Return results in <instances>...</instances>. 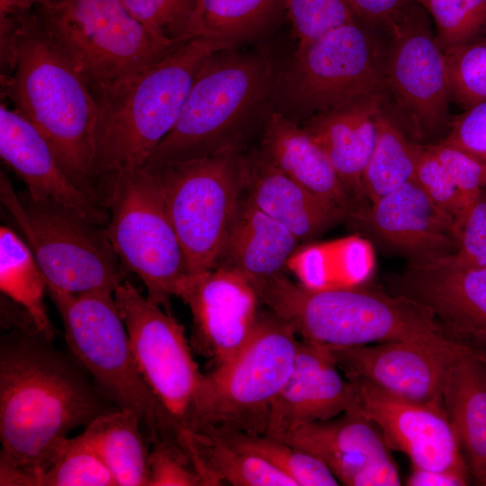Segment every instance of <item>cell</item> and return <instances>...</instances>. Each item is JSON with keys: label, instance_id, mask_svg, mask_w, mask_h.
Masks as SVG:
<instances>
[{"label": "cell", "instance_id": "cell-1", "mask_svg": "<svg viewBox=\"0 0 486 486\" xmlns=\"http://www.w3.org/2000/svg\"><path fill=\"white\" fill-rule=\"evenodd\" d=\"M86 372L34 328L2 336L1 486H40L68 433L110 411Z\"/></svg>", "mask_w": 486, "mask_h": 486}, {"label": "cell", "instance_id": "cell-2", "mask_svg": "<svg viewBox=\"0 0 486 486\" xmlns=\"http://www.w3.org/2000/svg\"><path fill=\"white\" fill-rule=\"evenodd\" d=\"M0 24L4 94L76 187L103 205L94 170L97 108L86 80L32 9L0 15Z\"/></svg>", "mask_w": 486, "mask_h": 486}, {"label": "cell", "instance_id": "cell-3", "mask_svg": "<svg viewBox=\"0 0 486 486\" xmlns=\"http://www.w3.org/2000/svg\"><path fill=\"white\" fill-rule=\"evenodd\" d=\"M275 77L264 47L215 50L198 72L175 126L143 167L240 150L271 108Z\"/></svg>", "mask_w": 486, "mask_h": 486}, {"label": "cell", "instance_id": "cell-4", "mask_svg": "<svg viewBox=\"0 0 486 486\" xmlns=\"http://www.w3.org/2000/svg\"><path fill=\"white\" fill-rule=\"evenodd\" d=\"M218 50L214 42L192 39L151 66L93 93L97 190L112 175L144 166L175 126L201 68Z\"/></svg>", "mask_w": 486, "mask_h": 486}, {"label": "cell", "instance_id": "cell-5", "mask_svg": "<svg viewBox=\"0 0 486 486\" xmlns=\"http://www.w3.org/2000/svg\"><path fill=\"white\" fill-rule=\"evenodd\" d=\"M251 284L298 337L324 346L450 339L427 308L374 284L313 289L285 274Z\"/></svg>", "mask_w": 486, "mask_h": 486}, {"label": "cell", "instance_id": "cell-6", "mask_svg": "<svg viewBox=\"0 0 486 486\" xmlns=\"http://www.w3.org/2000/svg\"><path fill=\"white\" fill-rule=\"evenodd\" d=\"M298 338L285 321L262 312L245 346L202 374L188 432L266 435L273 404L292 372Z\"/></svg>", "mask_w": 486, "mask_h": 486}, {"label": "cell", "instance_id": "cell-7", "mask_svg": "<svg viewBox=\"0 0 486 486\" xmlns=\"http://www.w3.org/2000/svg\"><path fill=\"white\" fill-rule=\"evenodd\" d=\"M71 355L102 394L140 418L152 443L178 445L180 433L144 381L129 335L110 292L72 293L47 285Z\"/></svg>", "mask_w": 486, "mask_h": 486}, {"label": "cell", "instance_id": "cell-8", "mask_svg": "<svg viewBox=\"0 0 486 486\" xmlns=\"http://www.w3.org/2000/svg\"><path fill=\"white\" fill-rule=\"evenodd\" d=\"M386 92L380 46L374 32L356 22L298 44L276 73L271 107L302 125L317 114Z\"/></svg>", "mask_w": 486, "mask_h": 486}, {"label": "cell", "instance_id": "cell-9", "mask_svg": "<svg viewBox=\"0 0 486 486\" xmlns=\"http://www.w3.org/2000/svg\"><path fill=\"white\" fill-rule=\"evenodd\" d=\"M0 199L32 249L47 285L72 293H114L126 280L104 227L58 202L15 192L3 172Z\"/></svg>", "mask_w": 486, "mask_h": 486}, {"label": "cell", "instance_id": "cell-10", "mask_svg": "<svg viewBox=\"0 0 486 486\" xmlns=\"http://www.w3.org/2000/svg\"><path fill=\"white\" fill-rule=\"evenodd\" d=\"M99 194L110 216L104 230L124 269L171 311V298L180 297L189 275L155 176L144 167L120 171L100 184Z\"/></svg>", "mask_w": 486, "mask_h": 486}, {"label": "cell", "instance_id": "cell-11", "mask_svg": "<svg viewBox=\"0 0 486 486\" xmlns=\"http://www.w3.org/2000/svg\"><path fill=\"white\" fill-rule=\"evenodd\" d=\"M32 9L92 93L151 66L183 44L152 34L121 0H60Z\"/></svg>", "mask_w": 486, "mask_h": 486}, {"label": "cell", "instance_id": "cell-12", "mask_svg": "<svg viewBox=\"0 0 486 486\" xmlns=\"http://www.w3.org/2000/svg\"><path fill=\"white\" fill-rule=\"evenodd\" d=\"M239 150L146 168L156 178L188 275L216 267L241 198Z\"/></svg>", "mask_w": 486, "mask_h": 486}, {"label": "cell", "instance_id": "cell-13", "mask_svg": "<svg viewBox=\"0 0 486 486\" xmlns=\"http://www.w3.org/2000/svg\"><path fill=\"white\" fill-rule=\"evenodd\" d=\"M113 296L138 368L184 445L202 377L184 328L171 311L142 295L128 280L116 288Z\"/></svg>", "mask_w": 486, "mask_h": 486}, {"label": "cell", "instance_id": "cell-14", "mask_svg": "<svg viewBox=\"0 0 486 486\" xmlns=\"http://www.w3.org/2000/svg\"><path fill=\"white\" fill-rule=\"evenodd\" d=\"M383 55L387 92L415 138H430L447 123L451 97L446 54L431 28L428 13L411 2L386 31Z\"/></svg>", "mask_w": 486, "mask_h": 486}, {"label": "cell", "instance_id": "cell-15", "mask_svg": "<svg viewBox=\"0 0 486 486\" xmlns=\"http://www.w3.org/2000/svg\"><path fill=\"white\" fill-rule=\"evenodd\" d=\"M387 291L427 308L452 340L486 350V266L454 254L409 262L388 277Z\"/></svg>", "mask_w": 486, "mask_h": 486}, {"label": "cell", "instance_id": "cell-16", "mask_svg": "<svg viewBox=\"0 0 486 486\" xmlns=\"http://www.w3.org/2000/svg\"><path fill=\"white\" fill-rule=\"evenodd\" d=\"M465 346L446 339L400 340L327 348L347 378L365 380L407 400L443 403L448 369Z\"/></svg>", "mask_w": 486, "mask_h": 486}, {"label": "cell", "instance_id": "cell-17", "mask_svg": "<svg viewBox=\"0 0 486 486\" xmlns=\"http://www.w3.org/2000/svg\"><path fill=\"white\" fill-rule=\"evenodd\" d=\"M180 298L192 314L191 346L213 367L245 346L263 312L252 284L227 266L189 275Z\"/></svg>", "mask_w": 486, "mask_h": 486}, {"label": "cell", "instance_id": "cell-18", "mask_svg": "<svg viewBox=\"0 0 486 486\" xmlns=\"http://www.w3.org/2000/svg\"><path fill=\"white\" fill-rule=\"evenodd\" d=\"M347 219L378 248L409 262L456 253L454 220L413 179L364 205Z\"/></svg>", "mask_w": 486, "mask_h": 486}, {"label": "cell", "instance_id": "cell-19", "mask_svg": "<svg viewBox=\"0 0 486 486\" xmlns=\"http://www.w3.org/2000/svg\"><path fill=\"white\" fill-rule=\"evenodd\" d=\"M357 384V408L374 422L392 451L405 454L413 467L470 474L443 403L399 398L365 380Z\"/></svg>", "mask_w": 486, "mask_h": 486}, {"label": "cell", "instance_id": "cell-20", "mask_svg": "<svg viewBox=\"0 0 486 486\" xmlns=\"http://www.w3.org/2000/svg\"><path fill=\"white\" fill-rule=\"evenodd\" d=\"M283 440L320 459L343 485L401 484L382 433L356 407L331 419L305 424Z\"/></svg>", "mask_w": 486, "mask_h": 486}, {"label": "cell", "instance_id": "cell-21", "mask_svg": "<svg viewBox=\"0 0 486 486\" xmlns=\"http://www.w3.org/2000/svg\"><path fill=\"white\" fill-rule=\"evenodd\" d=\"M327 346L301 339L292 372L273 404L266 435L284 439L296 428L356 407L357 384L341 374Z\"/></svg>", "mask_w": 486, "mask_h": 486}, {"label": "cell", "instance_id": "cell-22", "mask_svg": "<svg viewBox=\"0 0 486 486\" xmlns=\"http://www.w3.org/2000/svg\"><path fill=\"white\" fill-rule=\"evenodd\" d=\"M0 156L37 199L62 203L105 227L109 212L70 180L41 132L14 108L0 106Z\"/></svg>", "mask_w": 486, "mask_h": 486}, {"label": "cell", "instance_id": "cell-23", "mask_svg": "<svg viewBox=\"0 0 486 486\" xmlns=\"http://www.w3.org/2000/svg\"><path fill=\"white\" fill-rule=\"evenodd\" d=\"M238 167L245 197L285 226L300 242L347 218L346 212L286 176L260 149L246 156L239 154Z\"/></svg>", "mask_w": 486, "mask_h": 486}, {"label": "cell", "instance_id": "cell-24", "mask_svg": "<svg viewBox=\"0 0 486 486\" xmlns=\"http://www.w3.org/2000/svg\"><path fill=\"white\" fill-rule=\"evenodd\" d=\"M260 151L286 176L347 217L358 206L318 142L302 125L272 107L264 120Z\"/></svg>", "mask_w": 486, "mask_h": 486}, {"label": "cell", "instance_id": "cell-25", "mask_svg": "<svg viewBox=\"0 0 486 486\" xmlns=\"http://www.w3.org/2000/svg\"><path fill=\"white\" fill-rule=\"evenodd\" d=\"M384 96L370 97L317 114L302 126L326 153L347 193L359 205L361 180L376 138Z\"/></svg>", "mask_w": 486, "mask_h": 486}, {"label": "cell", "instance_id": "cell-26", "mask_svg": "<svg viewBox=\"0 0 486 486\" xmlns=\"http://www.w3.org/2000/svg\"><path fill=\"white\" fill-rule=\"evenodd\" d=\"M297 238L241 196L217 266L230 267L249 282L284 274L299 244Z\"/></svg>", "mask_w": 486, "mask_h": 486}, {"label": "cell", "instance_id": "cell-27", "mask_svg": "<svg viewBox=\"0 0 486 486\" xmlns=\"http://www.w3.org/2000/svg\"><path fill=\"white\" fill-rule=\"evenodd\" d=\"M443 405L471 478L486 470V364L465 346L447 372Z\"/></svg>", "mask_w": 486, "mask_h": 486}, {"label": "cell", "instance_id": "cell-28", "mask_svg": "<svg viewBox=\"0 0 486 486\" xmlns=\"http://www.w3.org/2000/svg\"><path fill=\"white\" fill-rule=\"evenodd\" d=\"M112 472L116 485L148 486V455L140 417L116 409L94 418L81 433Z\"/></svg>", "mask_w": 486, "mask_h": 486}, {"label": "cell", "instance_id": "cell-29", "mask_svg": "<svg viewBox=\"0 0 486 486\" xmlns=\"http://www.w3.org/2000/svg\"><path fill=\"white\" fill-rule=\"evenodd\" d=\"M282 9L284 0H196L187 39L235 49L262 34Z\"/></svg>", "mask_w": 486, "mask_h": 486}, {"label": "cell", "instance_id": "cell-30", "mask_svg": "<svg viewBox=\"0 0 486 486\" xmlns=\"http://www.w3.org/2000/svg\"><path fill=\"white\" fill-rule=\"evenodd\" d=\"M188 448L203 485L296 486L288 476L260 457L241 450L223 437L189 432Z\"/></svg>", "mask_w": 486, "mask_h": 486}, {"label": "cell", "instance_id": "cell-31", "mask_svg": "<svg viewBox=\"0 0 486 486\" xmlns=\"http://www.w3.org/2000/svg\"><path fill=\"white\" fill-rule=\"evenodd\" d=\"M369 242L358 237L296 249L287 267L313 289L350 287L365 283L373 269Z\"/></svg>", "mask_w": 486, "mask_h": 486}, {"label": "cell", "instance_id": "cell-32", "mask_svg": "<svg viewBox=\"0 0 486 486\" xmlns=\"http://www.w3.org/2000/svg\"><path fill=\"white\" fill-rule=\"evenodd\" d=\"M0 289L28 313L40 334L53 341L56 329L44 303L47 279L24 238L5 225L0 227Z\"/></svg>", "mask_w": 486, "mask_h": 486}, {"label": "cell", "instance_id": "cell-33", "mask_svg": "<svg viewBox=\"0 0 486 486\" xmlns=\"http://www.w3.org/2000/svg\"><path fill=\"white\" fill-rule=\"evenodd\" d=\"M420 146L382 109L376 118L375 143L362 176L359 200L374 202L413 180Z\"/></svg>", "mask_w": 486, "mask_h": 486}, {"label": "cell", "instance_id": "cell-34", "mask_svg": "<svg viewBox=\"0 0 486 486\" xmlns=\"http://www.w3.org/2000/svg\"><path fill=\"white\" fill-rule=\"evenodd\" d=\"M220 436L232 446L260 457L291 478L296 486L339 484L320 459L286 441L267 435L241 432L229 433Z\"/></svg>", "mask_w": 486, "mask_h": 486}, {"label": "cell", "instance_id": "cell-35", "mask_svg": "<svg viewBox=\"0 0 486 486\" xmlns=\"http://www.w3.org/2000/svg\"><path fill=\"white\" fill-rule=\"evenodd\" d=\"M432 18L444 52L482 38L486 32V0H421Z\"/></svg>", "mask_w": 486, "mask_h": 486}, {"label": "cell", "instance_id": "cell-36", "mask_svg": "<svg viewBox=\"0 0 486 486\" xmlns=\"http://www.w3.org/2000/svg\"><path fill=\"white\" fill-rule=\"evenodd\" d=\"M115 480L80 434L68 438L40 486H115Z\"/></svg>", "mask_w": 486, "mask_h": 486}, {"label": "cell", "instance_id": "cell-37", "mask_svg": "<svg viewBox=\"0 0 486 486\" xmlns=\"http://www.w3.org/2000/svg\"><path fill=\"white\" fill-rule=\"evenodd\" d=\"M445 54L451 97L466 107L486 102V39Z\"/></svg>", "mask_w": 486, "mask_h": 486}, {"label": "cell", "instance_id": "cell-38", "mask_svg": "<svg viewBox=\"0 0 486 486\" xmlns=\"http://www.w3.org/2000/svg\"><path fill=\"white\" fill-rule=\"evenodd\" d=\"M284 9L298 44L358 22L346 0H284Z\"/></svg>", "mask_w": 486, "mask_h": 486}, {"label": "cell", "instance_id": "cell-39", "mask_svg": "<svg viewBox=\"0 0 486 486\" xmlns=\"http://www.w3.org/2000/svg\"><path fill=\"white\" fill-rule=\"evenodd\" d=\"M152 34L166 41L184 43L196 0H121Z\"/></svg>", "mask_w": 486, "mask_h": 486}, {"label": "cell", "instance_id": "cell-40", "mask_svg": "<svg viewBox=\"0 0 486 486\" xmlns=\"http://www.w3.org/2000/svg\"><path fill=\"white\" fill-rule=\"evenodd\" d=\"M414 180L438 208L454 219V224L475 198L458 187L428 145L420 146Z\"/></svg>", "mask_w": 486, "mask_h": 486}, {"label": "cell", "instance_id": "cell-41", "mask_svg": "<svg viewBox=\"0 0 486 486\" xmlns=\"http://www.w3.org/2000/svg\"><path fill=\"white\" fill-rule=\"evenodd\" d=\"M148 455V486H201L203 481L180 449L154 442Z\"/></svg>", "mask_w": 486, "mask_h": 486}, {"label": "cell", "instance_id": "cell-42", "mask_svg": "<svg viewBox=\"0 0 486 486\" xmlns=\"http://www.w3.org/2000/svg\"><path fill=\"white\" fill-rule=\"evenodd\" d=\"M457 250L462 261L486 266V188L474 198L455 221Z\"/></svg>", "mask_w": 486, "mask_h": 486}, {"label": "cell", "instance_id": "cell-43", "mask_svg": "<svg viewBox=\"0 0 486 486\" xmlns=\"http://www.w3.org/2000/svg\"><path fill=\"white\" fill-rule=\"evenodd\" d=\"M458 187L471 197L486 188V163L442 141L428 144Z\"/></svg>", "mask_w": 486, "mask_h": 486}, {"label": "cell", "instance_id": "cell-44", "mask_svg": "<svg viewBox=\"0 0 486 486\" xmlns=\"http://www.w3.org/2000/svg\"><path fill=\"white\" fill-rule=\"evenodd\" d=\"M486 163V102L466 107L440 140Z\"/></svg>", "mask_w": 486, "mask_h": 486}, {"label": "cell", "instance_id": "cell-45", "mask_svg": "<svg viewBox=\"0 0 486 486\" xmlns=\"http://www.w3.org/2000/svg\"><path fill=\"white\" fill-rule=\"evenodd\" d=\"M358 22L374 32H386L415 0H346Z\"/></svg>", "mask_w": 486, "mask_h": 486}, {"label": "cell", "instance_id": "cell-46", "mask_svg": "<svg viewBox=\"0 0 486 486\" xmlns=\"http://www.w3.org/2000/svg\"><path fill=\"white\" fill-rule=\"evenodd\" d=\"M472 482L467 472L413 467L406 480L410 486H465Z\"/></svg>", "mask_w": 486, "mask_h": 486}, {"label": "cell", "instance_id": "cell-47", "mask_svg": "<svg viewBox=\"0 0 486 486\" xmlns=\"http://www.w3.org/2000/svg\"><path fill=\"white\" fill-rule=\"evenodd\" d=\"M60 0H0V15L30 10L35 6L56 3Z\"/></svg>", "mask_w": 486, "mask_h": 486}, {"label": "cell", "instance_id": "cell-48", "mask_svg": "<svg viewBox=\"0 0 486 486\" xmlns=\"http://www.w3.org/2000/svg\"><path fill=\"white\" fill-rule=\"evenodd\" d=\"M472 482H474L475 485L486 486V470L472 476Z\"/></svg>", "mask_w": 486, "mask_h": 486}, {"label": "cell", "instance_id": "cell-49", "mask_svg": "<svg viewBox=\"0 0 486 486\" xmlns=\"http://www.w3.org/2000/svg\"><path fill=\"white\" fill-rule=\"evenodd\" d=\"M479 356V357L482 360V362L486 364V350H481V349H474Z\"/></svg>", "mask_w": 486, "mask_h": 486}, {"label": "cell", "instance_id": "cell-50", "mask_svg": "<svg viewBox=\"0 0 486 486\" xmlns=\"http://www.w3.org/2000/svg\"><path fill=\"white\" fill-rule=\"evenodd\" d=\"M415 1H417V2H418V3H419V2L421 1V0H415Z\"/></svg>", "mask_w": 486, "mask_h": 486}]
</instances>
